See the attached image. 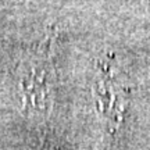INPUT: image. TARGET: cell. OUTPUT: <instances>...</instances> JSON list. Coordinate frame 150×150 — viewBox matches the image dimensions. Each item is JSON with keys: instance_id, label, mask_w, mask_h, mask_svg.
<instances>
[{"instance_id": "obj_1", "label": "cell", "mask_w": 150, "mask_h": 150, "mask_svg": "<svg viewBox=\"0 0 150 150\" xmlns=\"http://www.w3.org/2000/svg\"><path fill=\"white\" fill-rule=\"evenodd\" d=\"M96 95L97 106L103 115L107 117L108 122H117L122 111V100L125 96V91L120 82H117L114 76L107 75V72L103 74Z\"/></svg>"}]
</instances>
